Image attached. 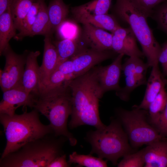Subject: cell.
<instances>
[{
	"label": "cell",
	"instance_id": "1",
	"mask_svg": "<svg viewBox=\"0 0 167 167\" xmlns=\"http://www.w3.org/2000/svg\"><path fill=\"white\" fill-rule=\"evenodd\" d=\"M97 70L98 67H94L69 82L72 102L71 119L68 124L70 129L84 125L96 129L106 126L99 114V101L104 94L100 86Z\"/></svg>",
	"mask_w": 167,
	"mask_h": 167
},
{
	"label": "cell",
	"instance_id": "2",
	"mask_svg": "<svg viewBox=\"0 0 167 167\" xmlns=\"http://www.w3.org/2000/svg\"><path fill=\"white\" fill-rule=\"evenodd\" d=\"M114 11L122 21L130 26L149 67L158 64L161 47L157 41L148 22L153 12L143 7L135 0H116Z\"/></svg>",
	"mask_w": 167,
	"mask_h": 167
},
{
	"label": "cell",
	"instance_id": "3",
	"mask_svg": "<svg viewBox=\"0 0 167 167\" xmlns=\"http://www.w3.org/2000/svg\"><path fill=\"white\" fill-rule=\"evenodd\" d=\"M39 112L35 109L22 114L9 115L0 114L6 139V144L0 158L15 152L25 144L45 135L54 133L49 124L40 120Z\"/></svg>",
	"mask_w": 167,
	"mask_h": 167
},
{
	"label": "cell",
	"instance_id": "4",
	"mask_svg": "<svg viewBox=\"0 0 167 167\" xmlns=\"http://www.w3.org/2000/svg\"><path fill=\"white\" fill-rule=\"evenodd\" d=\"M67 140L63 136L47 135L0 158V167H47L54 159L64 154L62 147Z\"/></svg>",
	"mask_w": 167,
	"mask_h": 167
},
{
	"label": "cell",
	"instance_id": "5",
	"mask_svg": "<svg viewBox=\"0 0 167 167\" xmlns=\"http://www.w3.org/2000/svg\"><path fill=\"white\" fill-rule=\"evenodd\" d=\"M68 85L40 92L33 107L49 120L54 134L67 138L71 146L77 140L68 130L67 120L72 113L71 92Z\"/></svg>",
	"mask_w": 167,
	"mask_h": 167
},
{
	"label": "cell",
	"instance_id": "6",
	"mask_svg": "<svg viewBox=\"0 0 167 167\" xmlns=\"http://www.w3.org/2000/svg\"><path fill=\"white\" fill-rule=\"evenodd\" d=\"M85 139L91 146V154L106 158L114 165L117 164L119 158L133 152L128 136L118 118L112 119L103 128L88 132Z\"/></svg>",
	"mask_w": 167,
	"mask_h": 167
},
{
	"label": "cell",
	"instance_id": "7",
	"mask_svg": "<svg viewBox=\"0 0 167 167\" xmlns=\"http://www.w3.org/2000/svg\"><path fill=\"white\" fill-rule=\"evenodd\" d=\"M117 113L133 147L137 148L167 139L160 134L155 127L148 123L146 110L134 106L131 110L118 109Z\"/></svg>",
	"mask_w": 167,
	"mask_h": 167
},
{
	"label": "cell",
	"instance_id": "8",
	"mask_svg": "<svg viewBox=\"0 0 167 167\" xmlns=\"http://www.w3.org/2000/svg\"><path fill=\"white\" fill-rule=\"evenodd\" d=\"M28 54L26 51L23 54H18L10 45L4 51L2 55L5 58V64L4 69L0 71V85L3 92L22 84Z\"/></svg>",
	"mask_w": 167,
	"mask_h": 167
},
{
	"label": "cell",
	"instance_id": "9",
	"mask_svg": "<svg viewBox=\"0 0 167 167\" xmlns=\"http://www.w3.org/2000/svg\"><path fill=\"white\" fill-rule=\"evenodd\" d=\"M140 58L130 57L126 59L122 65V70L125 77L126 85L116 92L121 100L127 101L131 92L137 87L147 84L146 74L149 67Z\"/></svg>",
	"mask_w": 167,
	"mask_h": 167
},
{
	"label": "cell",
	"instance_id": "10",
	"mask_svg": "<svg viewBox=\"0 0 167 167\" xmlns=\"http://www.w3.org/2000/svg\"><path fill=\"white\" fill-rule=\"evenodd\" d=\"M0 103V114L13 115L18 107L21 106L33 108L36 96L27 92L22 84L3 92Z\"/></svg>",
	"mask_w": 167,
	"mask_h": 167
},
{
	"label": "cell",
	"instance_id": "11",
	"mask_svg": "<svg viewBox=\"0 0 167 167\" xmlns=\"http://www.w3.org/2000/svg\"><path fill=\"white\" fill-rule=\"evenodd\" d=\"M115 53L110 50L99 51L92 48L83 50L71 58L74 79L84 74L97 64L112 58Z\"/></svg>",
	"mask_w": 167,
	"mask_h": 167
},
{
	"label": "cell",
	"instance_id": "12",
	"mask_svg": "<svg viewBox=\"0 0 167 167\" xmlns=\"http://www.w3.org/2000/svg\"><path fill=\"white\" fill-rule=\"evenodd\" d=\"M112 33V50L115 53L129 57L144 56L138 47L137 39L130 27L124 28L120 26Z\"/></svg>",
	"mask_w": 167,
	"mask_h": 167
},
{
	"label": "cell",
	"instance_id": "13",
	"mask_svg": "<svg viewBox=\"0 0 167 167\" xmlns=\"http://www.w3.org/2000/svg\"><path fill=\"white\" fill-rule=\"evenodd\" d=\"M51 36V35L45 36L43 58L39 70V93L47 85L51 75L58 65V53L52 41Z\"/></svg>",
	"mask_w": 167,
	"mask_h": 167
},
{
	"label": "cell",
	"instance_id": "14",
	"mask_svg": "<svg viewBox=\"0 0 167 167\" xmlns=\"http://www.w3.org/2000/svg\"><path fill=\"white\" fill-rule=\"evenodd\" d=\"M124 55L119 54L109 65L98 67V78L101 90L104 94L111 90L117 92L121 88L119 82L122 71V59Z\"/></svg>",
	"mask_w": 167,
	"mask_h": 167
},
{
	"label": "cell",
	"instance_id": "15",
	"mask_svg": "<svg viewBox=\"0 0 167 167\" xmlns=\"http://www.w3.org/2000/svg\"><path fill=\"white\" fill-rule=\"evenodd\" d=\"M71 11L76 20L83 24H90L111 33L121 26L113 16L108 14H93L86 11L80 6L73 7Z\"/></svg>",
	"mask_w": 167,
	"mask_h": 167
},
{
	"label": "cell",
	"instance_id": "16",
	"mask_svg": "<svg viewBox=\"0 0 167 167\" xmlns=\"http://www.w3.org/2000/svg\"><path fill=\"white\" fill-rule=\"evenodd\" d=\"M83 24V39L90 48L99 51L112 50V33L90 24Z\"/></svg>",
	"mask_w": 167,
	"mask_h": 167
},
{
	"label": "cell",
	"instance_id": "17",
	"mask_svg": "<svg viewBox=\"0 0 167 167\" xmlns=\"http://www.w3.org/2000/svg\"><path fill=\"white\" fill-rule=\"evenodd\" d=\"M40 54L39 51H31L28 53L22 81V84L25 90L36 96L39 93L40 66L37 63V58Z\"/></svg>",
	"mask_w": 167,
	"mask_h": 167
},
{
	"label": "cell",
	"instance_id": "18",
	"mask_svg": "<svg viewBox=\"0 0 167 167\" xmlns=\"http://www.w3.org/2000/svg\"><path fill=\"white\" fill-rule=\"evenodd\" d=\"M145 167H167V139L153 142L144 148Z\"/></svg>",
	"mask_w": 167,
	"mask_h": 167
},
{
	"label": "cell",
	"instance_id": "19",
	"mask_svg": "<svg viewBox=\"0 0 167 167\" xmlns=\"http://www.w3.org/2000/svg\"><path fill=\"white\" fill-rule=\"evenodd\" d=\"M166 82L159 70L158 64L153 66L147 81V86L143 98L139 105L135 107L139 109L148 110L150 104L162 88L165 87Z\"/></svg>",
	"mask_w": 167,
	"mask_h": 167
},
{
	"label": "cell",
	"instance_id": "20",
	"mask_svg": "<svg viewBox=\"0 0 167 167\" xmlns=\"http://www.w3.org/2000/svg\"><path fill=\"white\" fill-rule=\"evenodd\" d=\"M16 29L11 14L10 7L0 15V55L9 45V42L16 36Z\"/></svg>",
	"mask_w": 167,
	"mask_h": 167
},
{
	"label": "cell",
	"instance_id": "21",
	"mask_svg": "<svg viewBox=\"0 0 167 167\" xmlns=\"http://www.w3.org/2000/svg\"><path fill=\"white\" fill-rule=\"evenodd\" d=\"M39 6L37 14L28 36L51 35L47 7L45 0H37Z\"/></svg>",
	"mask_w": 167,
	"mask_h": 167
},
{
	"label": "cell",
	"instance_id": "22",
	"mask_svg": "<svg viewBox=\"0 0 167 167\" xmlns=\"http://www.w3.org/2000/svg\"><path fill=\"white\" fill-rule=\"evenodd\" d=\"M47 11L52 34L66 20L68 13V7L63 0H52L47 7Z\"/></svg>",
	"mask_w": 167,
	"mask_h": 167
},
{
	"label": "cell",
	"instance_id": "23",
	"mask_svg": "<svg viewBox=\"0 0 167 167\" xmlns=\"http://www.w3.org/2000/svg\"><path fill=\"white\" fill-rule=\"evenodd\" d=\"M58 56L57 66L70 59L86 48L80 45L77 39H64L54 43Z\"/></svg>",
	"mask_w": 167,
	"mask_h": 167
},
{
	"label": "cell",
	"instance_id": "24",
	"mask_svg": "<svg viewBox=\"0 0 167 167\" xmlns=\"http://www.w3.org/2000/svg\"><path fill=\"white\" fill-rule=\"evenodd\" d=\"M35 0H14L10 6L15 27L20 31L23 21Z\"/></svg>",
	"mask_w": 167,
	"mask_h": 167
},
{
	"label": "cell",
	"instance_id": "25",
	"mask_svg": "<svg viewBox=\"0 0 167 167\" xmlns=\"http://www.w3.org/2000/svg\"><path fill=\"white\" fill-rule=\"evenodd\" d=\"M69 158L68 162L71 165L76 164L77 167H107V160L93 156L91 154H79L75 151L69 155Z\"/></svg>",
	"mask_w": 167,
	"mask_h": 167
},
{
	"label": "cell",
	"instance_id": "26",
	"mask_svg": "<svg viewBox=\"0 0 167 167\" xmlns=\"http://www.w3.org/2000/svg\"><path fill=\"white\" fill-rule=\"evenodd\" d=\"M167 93L163 87L149 105L148 110L151 123L155 127L166 102Z\"/></svg>",
	"mask_w": 167,
	"mask_h": 167
},
{
	"label": "cell",
	"instance_id": "27",
	"mask_svg": "<svg viewBox=\"0 0 167 167\" xmlns=\"http://www.w3.org/2000/svg\"><path fill=\"white\" fill-rule=\"evenodd\" d=\"M39 6V2L37 0L33 3L30 10L24 19L19 33L17 34L14 38L15 40H21L24 37L28 36L35 20Z\"/></svg>",
	"mask_w": 167,
	"mask_h": 167
},
{
	"label": "cell",
	"instance_id": "28",
	"mask_svg": "<svg viewBox=\"0 0 167 167\" xmlns=\"http://www.w3.org/2000/svg\"><path fill=\"white\" fill-rule=\"evenodd\" d=\"M112 0H93L80 6L87 12L96 15L107 14Z\"/></svg>",
	"mask_w": 167,
	"mask_h": 167
},
{
	"label": "cell",
	"instance_id": "29",
	"mask_svg": "<svg viewBox=\"0 0 167 167\" xmlns=\"http://www.w3.org/2000/svg\"><path fill=\"white\" fill-rule=\"evenodd\" d=\"M144 148L135 153L126 155L118 164V167H142L145 162L143 158Z\"/></svg>",
	"mask_w": 167,
	"mask_h": 167
},
{
	"label": "cell",
	"instance_id": "30",
	"mask_svg": "<svg viewBox=\"0 0 167 167\" xmlns=\"http://www.w3.org/2000/svg\"><path fill=\"white\" fill-rule=\"evenodd\" d=\"M59 36L62 39H77L78 36L79 29L75 23L65 21L57 29Z\"/></svg>",
	"mask_w": 167,
	"mask_h": 167
},
{
	"label": "cell",
	"instance_id": "31",
	"mask_svg": "<svg viewBox=\"0 0 167 167\" xmlns=\"http://www.w3.org/2000/svg\"><path fill=\"white\" fill-rule=\"evenodd\" d=\"M70 81L65 75L56 69L51 75L47 85L42 91L62 87L69 84Z\"/></svg>",
	"mask_w": 167,
	"mask_h": 167
},
{
	"label": "cell",
	"instance_id": "32",
	"mask_svg": "<svg viewBox=\"0 0 167 167\" xmlns=\"http://www.w3.org/2000/svg\"><path fill=\"white\" fill-rule=\"evenodd\" d=\"M155 128L160 134L167 138V98L165 107Z\"/></svg>",
	"mask_w": 167,
	"mask_h": 167
},
{
	"label": "cell",
	"instance_id": "33",
	"mask_svg": "<svg viewBox=\"0 0 167 167\" xmlns=\"http://www.w3.org/2000/svg\"><path fill=\"white\" fill-rule=\"evenodd\" d=\"M56 69H57L65 75L69 81H71L74 79L73 63L71 58L58 64Z\"/></svg>",
	"mask_w": 167,
	"mask_h": 167
},
{
	"label": "cell",
	"instance_id": "34",
	"mask_svg": "<svg viewBox=\"0 0 167 167\" xmlns=\"http://www.w3.org/2000/svg\"><path fill=\"white\" fill-rule=\"evenodd\" d=\"M154 17L160 26L167 32V6L160 9Z\"/></svg>",
	"mask_w": 167,
	"mask_h": 167
},
{
	"label": "cell",
	"instance_id": "35",
	"mask_svg": "<svg viewBox=\"0 0 167 167\" xmlns=\"http://www.w3.org/2000/svg\"><path fill=\"white\" fill-rule=\"evenodd\" d=\"M158 61L161 64L163 75L167 76V43L164 44L161 47Z\"/></svg>",
	"mask_w": 167,
	"mask_h": 167
},
{
	"label": "cell",
	"instance_id": "36",
	"mask_svg": "<svg viewBox=\"0 0 167 167\" xmlns=\"http://www.w3.org/2000/svg\"><path fill=\"white\" fill-rule=\"evenodd\" d=\"M66 155L63 154L54 159L48 165L47 167H69L70 165L67 161Z\"/></svg>",
	"mask_w": 167,
	"mask_h": 167
},
{
	"label": "cell",
	"instance_id": "37",
	"mask_svg": "<svg viewBox=\"0 0 167 167\" xmlns=\"http://www.w3.org/2000/svg\"><path fill=\"white\" fill-rule=\"evenodd\" d=\"M146 10L153 12L152 9L163 0H135Z\"/></svg>",
	"mask_w": 167,
	"mask_h": 167
},
{
	"label": "cell",
	"instance_id": "38",
	"mask_svg": "<svg viewBox=\"0 0 167 167\" xmlns=\"http://www.w3.org/2000/svg\"><path fill=\"white\" fill-rule=\"evenodd\" d=\"M14 0H0V15L10 6Z\"/></svg>",
	"mask_w": 167,
	"mask_h": 167
}]
</instances>
